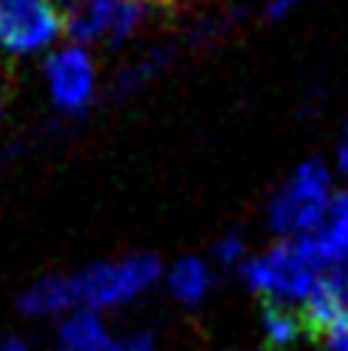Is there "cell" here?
<instances>
[{
    "label": "cell",
    "instance_id": "obj_1",
    "mask_svg": "<svg viewBox=\"0 0 348 351\" xmlns=\"http://www.w3.org/2000/svg\"><path fill=\"white\" fill-rule=\"evenodd\" d=\"M322 267L316 265L305 244L284 241L267 256H258L244 265V279L247 285L258 291L264 299L273 302H288V305H302L305 299L316 291Z\"/></svg>",
    "mask_w": 348,
    "mask_h": 351
},
{
    "label": "cell",
    "instance_id": "obj_2",
    "mask_svg": "<svg viewBox=\"0 0 348 351\" xmlns=\"http://www.w3.org/2000/svg\"><path fill=\"white\" fill-rule=\"evenodd\" d=\"M160 276V261L154 256H128L116 265H93L76 273V296L79 305L87 308H110L148 291Z\"/></svg>",
    "mask_w": 348,
    "mask_h": 351
},
{
    "label": "cell",
    "instance_id": "obj_3",
    "mask_svg": "<svg viewBox=\"0 0 348 351\" xmlns=\"http://www.w3.org/2000/svg\"><path fill=\"white\" fill-rule=\"evenodd\" d=\"M328 169L319 160L302 162L290 183L279 192V197L270 206V223L282 235H299L305 238L319 223L322 212L328 206Z\"/></svg>",
    "mask_w": 348,
    "mask_h": 351
},
{
    "label": "cell",
    "instance_id": "obj_4",
    "mask_svg": "<svg viewBox=\"0 0 348 351\" xmlns=\"http://www.w3.org/2000/svg\"><path fill=\"white\" fill-rule=\"evenodd\" d=\"M67 18L55 9L53 0H6L0 3V47L9 53H35L47 47Z\"/></svg>",
    "mask_w": 348,
    "mask_h": 351
},
{
    "label": "cell",
    "instance_id": "obj_5",
    "mask_svg": "<svg viewBox=\"0 0 348 351\" xmlns=\"http://www.w3.org/2000/svg\"><path fill=\"white\" fill-rule=\"evenodd\" d=\"M142 3L136 0H90L67 15V32L73 41H108L119 44L140 27Z\"/></svg>",
    "mask_w": 348,
    "mask_h": 351
},
{
    "label": "cell",
    "instance_id": "obj_6",
    "mask_svg": "<svg viewBox=\"0 0 348 351\" xmlns=\"http://www.w3.org/2000/svg\"><path fill=\"white\" fill-rule=\"evenodd\" d=\"M47 82L55 105L64 110H82L93 99V61L79 47H67L47 61Z\"/></svg>",
    "mask_w": 348,
    "mask_h": 351
},
{
    "label": "cell",
    "instance_id": "obj_7",
    "mask_svg": "<svg viewBox=\"0 0 348 351\" xmlns=\"http://www.w3.org/2000/svg\"><path fill=\"white\" fill-rule=\"evenodd\" d=\"M310 258L325 270L331 261L348 256V195H334L314 230L299 238Z\"/></svg>",
    "mask_w": 348,
    "mask_h": 351
},
{
    "label": "cell",
    "instance_id": "obj_8",
    "mask_svg": "<svg viewBox=\"0 0 348 351\" xmlns=\"http://www.w3.org/2000/svg\"><path fill=\"white\" fill-rule=\"evenodd\" d=\"M18 305L29 317H47V313L67 311L73 305H79L76 279L73 276H47V279H38L21 296Z\"/></svg>",
    "mask_w": 348,
    "mask_h": 351
},
{
    "label": "cell",
    "instance_id": "obj_9",
    "mask_svg": "<svg viewBox=\"0 0 348 351\" xmlns=\"http://www.w3.org/2000/svg\"><path fill=\"white\" fill-rule=\"evenodd\" d=\"M58 346L64 351H122V340H114L93 311H82L61 325Z\"/></svg>",
    "mask_w": 348,
    "mask_h": 351
},
{
    "label": "cell",
    "instance_id": "obj_10",
    "mask_svg": "<svg viewBox=\"0 0 348 351\" xmlns=\"http://www.w3.org/2000/svg\"><path fill=\"white\" fill-rule=\"evenodd\" d=\"M261 322H264V334L270 348H290L293 343H299V337L308 334V322L299 305H288V302H273L264 299V311H261Z\"/></svg>",
    "mask_w": 348,
    "mask_h": 351
},
{
    "label": "cell",
    "instance_id": "obj_11",
    "mask_svg": "<svg viewBox=\"0 0 348 351\" xmlns=\"http://www.w3.org/2000/svg\"><path fill=\"white\" fill-rule=\"evenodd\" d=\"M209 285V270L201 258H183L174 265V270L169 273V291L186 305H197L206 296Z\"/></svg>",
    "mask_w": 348,
    "mask_h": 351
},
{
    "label": "cell",
    "instance_id": "obj_12",
    "mask_svg": "<svg viewBox=\"0 0 348 351\" xmlns=\"http://www.w3.org/2000/svg\"><path fill=\"white\" fill-rule=\"evenodd\" d=\"M319 285L325 287V293L331 296L334 308L340 311V317L348 319V256L331 261V265L322 270Z\"/></svg>",
    "mask_w": 348,
    "mask_h": 351
},
{
    "label": "cell",
    "instance_id": "obj_13",
    "mask_svg": "<svg viewBox=\"0 0 348 351\" xmlns=\"http://www.w3.org/2000/svg\"><path fill=\"white\" fill-rule=\"evenodd\" d=\"M215 256L221 265H235L241 256H244V244H241V238L238 235H227L223 241L215 244Z\"/></svg>",
    "mask_w": 348,
    "mask_h": 351
},
{
    "label": "cell",
    "instance_id": "obj_14",
    "mask_svg": "<svg viewBox=\"0 0 348 351\" xmlns=\"http://www.w3.org/2000/svg\"><path fill=\"white\" fill-rule=\"evenodd\" d=\"M9 96H12V79H9L6 67H0V110L9 102Z\"/></svg>",
    "mask_w": 348,
    "mask_h": 351
},
{
    "label": "cell",
    "instance_id": "obj_15",
    "mask_svg": "<svg viewBox=\"0 0 348 351\" xmlns=\"http://www.w3.org/2000/svg\"><path fill=\"white\" fill-rule=\"evenodd\" d=\"M0 351H29V348L18 337H6V340H0Z\"/></svg>",
    "mask_w": 348,
    "mask_h": 351
},
{
    "label": "cell",
    "instance_id": "obj_16",
    "mask_svg": "<svg viewBox=\"0 0 348 351\" xmlns=\"http://www.w3.org/2000/svg\"><path fill=\"white\" fill-rule=\"evenodd\" d=\"M296 3V0H273V6H270V15H284L290 6Z\"/></svg>",
    "mask_w": 348,
    "mask_h": 351
},
{
    "label": "cell",
    "instance_id": "obj_17",
    "mask_svg": "<svg viewBox=\"0 0 348 351\" xmlns=\"http://www.w3.org/2000/svg\"><path fill=\"white\" fill-rule=\"evenodd\" d=\"M340 169L348 174V131H345V143H343V148H340Z\"/></svg>",
    "mask_w": 348,
    "mask_h": 351
},
{
    "label": "cell",
    "instance_id": "obj_18",
    "mask_svg": "<svg viewBox=\"0 0 348 351\" xmlns=\"http://www.w3.org/2000/svg\"><path fill=\"white\" fill-rule=\"evenodd\" d=\"M136 3H154V6H174V3H180V0H136Z\"/></svg>",
    "mask_w": 348,
    "mask_h": 351
},
{
    "label": "cell",
    "instance_id": "obj_19",
    "mask_svg": "<svg viewBox=\"0 0 348 351\" xmlns=\"http://www.w3.org/2000/svg\"><path fill=\"white\" fill-rule=\"evenodd\" d=\"M67 3H79V0H67Z\"/></svg>",
    "mask_w": 348,
    "mask_h": 351
},
{
    "label": "cell",
    "instance_id": "obj_20",
    "mask_svg": "<svg viewBox=\"0 0 348 351\" xmlns=\"http://www.w3.org/2000/svg\"><path fill=\"white\" fill-rule=\"evenodd\" d=\"M53 351H64V348H61V346H58V348H53Z\"/></svg>",
    "mask_w": 348,
    "mask_h": 351
},
{
    "label": "cell",
    "instance_id": "obj_21",
    "mask_svg": "<svg viewBox=\"0 0 348 351\" xmlns=\"http://www.w3.org/2000/svg\"><path fill=\"white\" fill-rule=\"evenodd\" d=\"M0 3H6V0H0Z\"/></svg>",
    "mask_w": 348,
    "mask_h": 351
}]
</instances>
